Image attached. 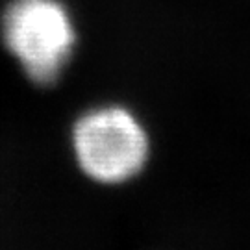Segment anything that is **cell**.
<instances>
[{
    "label": "cell",
    "instance_id": "1",
    "mask_svg": "<svg viewBox=\"0 0 250 250\" xmlns=\"http://www.w3.org/2000/svg\"><path fill=\"white\" fill-rule=\"evenodd\" d=\"M2 39L37 85L60 80L76 46V26L62 0H11L2 13Z\"/></svg>",
    "mask_w": 250,
    "mask_h": 250
},
{
    "label": "cell",
    "instance_id": "2",
    "mask_svg": "<svg viewBox=\"0 0 250 250\" xmlns=\"http://www.w3.org/2000/svg\"><path fill=\"white\" fill-rule=\"evenodd\" d=\"M72 150L87 178L117 186L145 169L150 141L130 109L111 104L93 107L74 123Z\"/></svg>",
    "mask_w": 250,
    "mask_h": 250
}]
</instances>
